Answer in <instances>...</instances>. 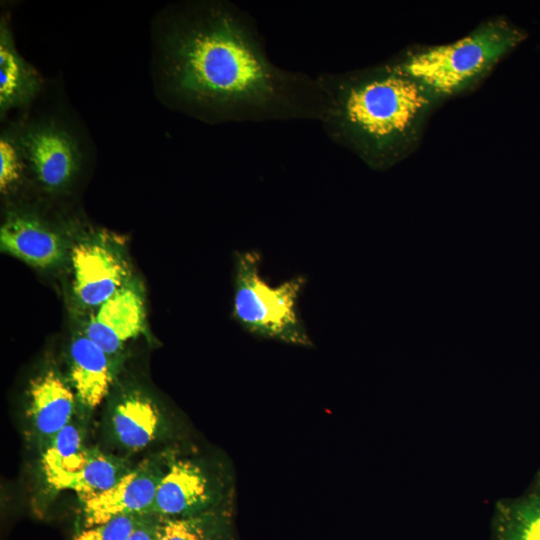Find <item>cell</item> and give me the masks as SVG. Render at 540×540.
Segmentation results:
<instances>
[{
  "label": "cell",
  "instance_id": "1",
  "mask_svg": "<svg viewBox=\"0 0 540 540\" xmlns=\"http://www.w3.org/2000/svg\"><path fill=\"white\" fill-rule=\"evenodd\" d=\"M158 75L173 106L210 123L318 120L316 77L267 56L255 21L227 1L181 4L157 41Z\"/></svg>",
  "mask_w": 540,
  "mask_h": 540
},
{
  "label": "cell",
  "instance_id": "2",
  "mask_svg": "<svg viewBox=\"0 0 540 540\" xmlns=\"http://www.w3.org/2000/svg\"><path fill=\"white\" fill-rule=\"evenodd\" d=\"M316 79L325 100V133L376 169L389 167L407 150L432 96L393 65Z\"/></svg>",
  "mask_w": 540,
  "mask_h": 540
},
{
  "label": "cell",
  "instance_id": "3",
  "mask_svg": "<svg viewBox=\"0 0 540 540\" xmlns=\"http://www.w3.org/2000/svg\"><path fill=\"white\" fill-rule=\"evenodd\" d=\"M233 264L232 318L244 331L291 346L313 347L298 307L306 277L271 284L261 273L262 255L255 249L235 251Z\"/></svg>",
  "mask_w": 540,
  "mask_h": 540
},
{
  "label": "cell",
  "instance_id": "4",
  "mask_svg": "<svg viewBox=\"0 0 540 540\" xmlns=\"http://www.w3.org/2000/svg\"><path fill=\"white\" fill-rule=\"evenodd\" d=\"M522 36L518 30L496 23L453 43L411 54L393 66L432 96L449 95L482 76Z\"/></svg>",
  "mask_w": 540,
  "mask_h": 540
},
{
  "label": "cell",
  "instance_id": "5",
  "mask_svg": "<svg viewBox=\"0 0 540 540\" xmlns=\"http://www.w3.org/2000/svg\"><path fill=\"white\" fill-rule=\"evenodd\" d=\"M233 501V478L222 464L170 452L152 513L162 518L187 517Z\"/></svg>",
  "mask_w": 540,
  "mask_h": 540
},
{
  "label": "cell",
  "instance_id": "6",
  "mask_svg": "<svg viewBox=\"0 0 540 540\" xmlns=\"http://www.w3.org/2000/svg\"><path fill=\"white\" fill-rule=\"evenodd\" d=\"M71 244V299L89 315L133 279L130 264L122 243L108 232L83 233Z\"/></svg>",
  "mask_w": 540,
  "mask_h": 540
},
{
  "label": "cell",
  "instance_id": "7",
  "mask_svg": "<svg viewBox=\"0 0 540 540\" xmlns=\"http://www.w3.org/2000/svg\"><path fill=\"white\" fill-rule=\"evenodd\" d=\"M17 134L29 173L41 189L48 193L67 190L82 166L74 136L52 120L28 124Z\"/></svg>",
  "mask_w": 540,
  "mask_h": 540
},
{
  "label": "cell",
  "instance_id": "8",
  "mask_svg": "<svg viewBox=\"0 0 540 540\" xmlns=\"http://www.w3.org/2000/svg\"><path fill=\"white\" fill-rule=\"evenodd\" d=\"M170 452L145 458L133 466L110 489L79 497L80 519L77 529L91 527L119 515L152 513L159 483Z\"/></svg>",
  "mask_w": 540,
  "mask_h": 540
},
{
  "label": "cell",
  "instance_id": "9",
  "mask_svg": "<svg viewBox=\"0 0 540 540\" xmlns=\"http://www.w3.org/2000/svg\"><path fill=\"white\" fill-rule=\"evenodd\" d=\"M77 407L68 378L54 365L43 368L30 380L25 417L29 437L40 452L73 420Z\"/></svg>",
  "mask_w": 540,
  "mask_h": 540
},
{
  "label": "cell",
  "instance_id": "10",
  "mask_svg": "<svg viewBox=\"0 0 540 540\" xmlns=\"http://www.w3.org/2000/svg\"><path fill=\"white\" fill-rule=\"evenodd\" d=\"M145 322L144 293L132 279L88 315L81 331L114 357L143 332Z\"/></svg>",
  "mask_w": 540,
  "mask_h": 540
},
{
  "label": "cell",
  "instance_id": "11",
  "mask_svg": "<svg viewBox=\"0 0 540 540\" xmlns=\"http://www.w3.org/2000/svg\"><path fill=\"white\" fill-rule=\"evenodd\" d=\"M68 243L44 219L25 210L9 211L0 228L1 252L41 269H52L68 259Z\"/></svg>",
  "mask_w": 540,
  "mask_h": 540
},
{
  "label": "cell",
  "instance_id": "12",
  "mask_svg": "<svg viewBox=\"0 0 540 540\" xmlns=\"http://www.w3.org/2000/svg\"><path fill=\"white\" fill-rule=\"evenodd\" d=\"M108 417L113 441L129 452L145 449L168 429L158 403L146 391L136 387L122 390L112 400Z\"/></svg>",
  "mask_w": 540,
  "mask_h": 540
},
{
  "label": "cell",
  "instance_id": "13",
  "mask_svg": "<svg viewBox=\"0 0 540 540\" xmlns=\"http://www.w3.org/2000/svg\"><path fill=\"white\" fill-rule=\"evenodd\" d=\"M113 357L81 330L68 350V380L83 411L94 410L108 395L115 377Z\"/></svg>",
  "mask_w": 540,
  "mask_h": 540
},
{
  "label": "cell",
  "instance_id": "14",
  "mask_svg": "<svg viewBox=\"0 0 540 540\" xmlns=\"http://www.w3.org/2000/svg\"><path fill=\"white\" fill-rule=\"evenodd\" d=\"M43 81L38 71L17 52L6 21L0 25V114L29 105Z\"/></svg>",
  "mask_w": 540,
  "mask_h": 540
},
{
  "label": "cell",
  "instance_id": "15",
  "mask_svg": "<svg viewBox=\"0 0 540 540\" xmlns=\"http://www.w3.org/2000/svg\"><path fill=\"white\" fill-rule=\"evenodd\" d=\"M491 540H540V471L525 493L496 502Z\"/></svg>",
  "mask_w": 540,
  "mask_h": 540
},
{
  "label": "cell",
  "instance_id": "16",
  "mask_svg": "<svg viewBox=\"0 0 540 540\" xmlns=\"http://www.w3.org/2000/svg\"><path fill=\"white\" fill-rule=\"evenodd\" d=\"M157 540H239L234 501L187 517H159Z\"/></svg>",
  "mask_w": 540,
  "mask_h": 540
},
{
  "label": "cell",
  "instance_id": "17",
  "mask_svg": "<svg viewBox=\"0 0 540 540\" xmlns=\"http://www.w3.org/2000/svg\"><path fill=\"white\" fill-rule=\"evenodd\" d=\"M86 446L81 427L74 419L40 452V471L51 491H62L79 469Z\"/></svg>",
  "mask_w": 540,
  "mask_h": 540
},
{
  "label": "cell",
  "instance_id": "18",
  "mask_svg": "<svg viewBox=\"0 0 540 540\" xmlns=\"http://www.w3.org/2000/svg\"><path fill=\"white\" fill-rule=\"evenodd\" d=\"M132 467L122 457L87 447L82 464L68 481L65 490L76 492L78 497L104 492L114 486Z\"/></svg>",
  "mask_w": 540,
  "mask_h": 540
},
{
  "label": "cell",
  "instance_id": "19",
  "mask_svg": "<svg viewBox=\"0 0 540 540\" xmlns=\"http://www.w3.org/2000/svg\"><path fill=\"white\" fill-rule=\"evenodd\" d=\"M28 166L15 131H3L0 137V191L10 195L23 184Z\"/></svg>",
  "mask_w": 540,
  "mask_h": 540
},
{
  "label": "cell",
  "instance_id": "20",
  "mask_svg": "<svg viewBox=\"0 0 540 540\" xmlns=\"http://www.w3.org/2000/svg\"><path fill=\"white\" fill-rule=\"evenodd\" d=\"M142 516L119 515L106 522L77 529L73 540H128Z\"/></svg>",
  "mask_w": 540,
  "mask_h": 540
},
{
  "label": "cell",
  "instance_id": "21",
  "mask_svg": "<svg viewBox=\"0 0 540 540\" xmlns=\"http://www.w3.org/2000/svg\"><path fill=\"white\" fill-rule=\"evenodd\" d=\"M158 521L153 513L143 515L128 540H157Z\"/></svg>",
  "mask_w": 540,
  "mask_h": 540
}]
</instances>
